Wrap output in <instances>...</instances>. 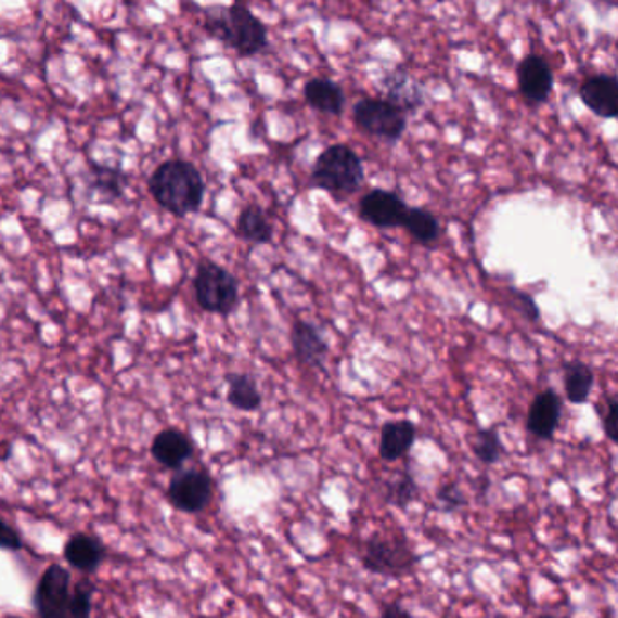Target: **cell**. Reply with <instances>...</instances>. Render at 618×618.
I'll list each match as a JSON object with an SVG mask.
<instances>
[{
	"label": "cell",
	"instance_id": "8",
	"mask_svg": "<svg viewBox=\"0 0 618 618\" xmlns=\"http://www.w3.org/2000/svg\"><path fill=\"white\" fill-rule=\"evenodd\" d=\"M70 575L64 566L53 564L43 571L33 595V606L40 618H62L70 601Z\"/></svg>",
	"mask_w": 618,
	"mask_h": 618
},
{
	"label": "cell",
	"instance_id": "2",
	"mask_svg": "<svg viewBox=\"0 0 618 618\" xmlns=\"http://www.w3.org/2000/svg\"><path fill=\"white\" fill-rule=\"evenodd\" d=\"M205 29L241 56H255L268 48L265 24L241 4L206 8Z\"/></svg>",
	"mask_w": 618,
	"mask_h": 618
},
{
	"label": "cell",
	"instance_id": "3",
	"mask_svg": "<svg viewBox=\"0 0 618 618\" xmlns=\"http://www.w3.org/2000/svg\"><path fill=\"white\" fill-rule=\"evenodd\" d=\"M363 181L362 159L351 146L331 145L314 162L311 183L333 195H349L360 189Z\"/></svg>",
	"mask_w": 618,
	"mask_h": 618
},
{
	"label": "cell",
	"instance_id": "32",
	"mask_svg": "<svg viewBox=\"0 0 618 618\" xmlns=\"http://www.w3.org/2000/svg\"><path fill=\"white\" fill-rule=\"evenodd\" d=\"M539 618H568V617H555V615H541Z\"/></svg>",
	"mask_w": 618,
	"mask_h": 618
},
{
	"label": "cell",
	"instance_id": "26",
	"mask_svg": "<svg viewBox=\"0 0 618 618\" xmlns=\"http://www.w3.org/2000/svg\"><path fill=\"white\" fill-rule=\"evenodd\" d=\"M92 585L80 582L70 595L69 606L65 609L62 618H91Z\"/></svg>",
	"mask_w": 618,
	"mask_h": 618
},
{
	"label": "cell",
	"instance_id": "20",
	"mask_svg": "<svg viewBox=\"0 0 618 618\" xmlns=\"http://www.w3.org/2000/svg\"><path fill=\"white\" fill-rule=\"evenodd\" d=\"M237 232L241 237L249 243L266 244L271 243L273 237V227L270 219L259 206H246L237 219Z\"/></svg>",
	"mask_w": 618,
	"mask_h": 618
},
{
	"label": "cell",
	"instance_id": "7",
	"mask_svg": "<svg viewBox=\"0 0 618 618\" xmlns=\"http://www.w3.org/2000/svg\"><path fill=\"white\" fill-rule=\"evenodd\" d=\"M214 482L206 472H179L170 479L167 498L173 508L184 514H199L210 504Z\"/></svg>",
	"mask_w": 618,
	"mask_h": 618
},
{
	"label": "cell",
	"instance_id": "25",
	"mask_svg": "<svg viewBox=\"0 0 618 618\" xmlns=\"http://www.w3.org/2000/svg\"><path fill=\"white\" fill-rule=\"evenodd\" d=\"M417 495V485L411 474H403L398 477L395 482H390L387 490V501L395 504L398 508H405L407 504H411Z\"/></svg>",
	"mask_w": 618,
	"mask_h": 618
},
{
	"label": "cell",
	"instance_id": "27",
	"mask_svg": "<svg viewBox=\"0 0 618 618\" xmlns=\"http://www.w3.org/2000/svg\"><path fill=\"white\" fill-rule=\"evenodd\" d=\"M602 428L613 443L618 445V395L607 396L601 409Z\"/></svg>",
	"mask_w": 618,
	"mask_h": 618
},
{
	"label": "cell",
	"instance_id": "5",
	"mask_svg": "<svg viewBox=\"0 0 618 618\" xmlns=\"http://www.w3.org/2000/svg\"><path fill=\"white\" fill-rule=\"evenodd\" d=\"M194 292L197 304L208 313L230 314L239 302L237 279L211 260L201 262L195 271Z\"/></svg>",
	"mask_w": 618,
	"mask_h": 618
},
{
	"label": "cell",
	"instance_id": "28",
	"mask_svg": "<svg viewBox=\"0 0 618 618\" xmlns=\"http://www.w3.org/2000/svg\"><path fill=\"white\" fill-rule=\"evenodd\" d=\"M510 293H512V298H514L515 308L519 309L526 319L530 320V322H537V320L541 319V311H539L536 298L530 297L528 293L519 292V289H512Z\"/></svg>",
	"mask_w": 618,
	"mask_h": 618
},
{
	"label": "cell",
	"instance_id": "30",
	"mask_svg": "<svg viewBox=\"0 0 618 618\" xmlns=\"http://www.w3.org/2000/svg\"><path fill=\"white\" fill-rule=\"evenodd\" d=\"M0 548L16 552L22 550V539L18 531L13 526L8 525L4 519H0Z\"/></svg>",
	"mask_w": 618,
	"mask_h": 618
},
{
	"label": "cell",
	"instance_id": "22",
	"mask_svg": "<svg viewBox=\"0 0 618 618\" xmlns=\"http://www.w3.org/2000/svg\"><path fill=\"white\" fill-rule=\"evenodd\" d=\"M401 227L423 244L433 243L439 235L438 219L423 208H407Z\"/></svg>",
	"mask_w": 618,
	"mask_h": 618
},
{
	"label": "cell",
	"instance_id": "11",
	"mask_svg": "<svg viewBox=\"0 0 618 618\" xmlns=\"http://www.w3.org/2000/svg\"><path fill=\"white\" fill-rule=\"evenodd\" d=\"M579 96L591 113L604 119L618 118V78L595 75L579 87Z\"/></svg>",
	"mask_w": 618,
	"mask_h": 618
},
{
	"label": "cell",
	"instance_id": "12",
	"mask_svg": "<svg viewBox=\"0 0 618 618\" xmlns=\"http://www.w3.org/2000/svg\"><path fill=\"white\" fill-rule=\"evenodd\" d=\"M563 416V400L557 390L544 389L531 401L526 428L539 439H552Z\"/></svg>",
	"mask_w": 618,
	"mask_h": 618
},
{
	"label": "cell",
	"instance_id": "24",
	"mask_svg": "<svg viewBox=\"0 0 618 618\" xmlns=\"http://www.w3.org/2000/svg\"><path fill=\"white\" fill-rule=\"evenodd\" d=\"M472 449H474L477 460L485 463V465L498 463L503 458L504 452L503 443H501V438H499L495 428H482V430H479L476 434V438H474Z\"/></svg>",
	"mask_w": 618,
	"mask_h": 618
},
{
	"label": "cell",
	"instance_id": "33",
	"mask_svg": "<svg viewBox=\"0 0 618 618\" xmlns=\"http://www.w3.org/2000/svg\"><path fill=\"white\" fill-rule=\"evenodd\" d=\"M8 618H22V617H8Z\"/></svg>",
	"mask_w": 618,
	"mask_h": 618
},
{
	"label": "cell",
	"instance_id": "21",
	"mask_svg": "<svg viewBox=\"0 0 618 618\" xmlns=\"http://www.w3.org/2000/svg\"><path fill=\"white\" fill-rule=\"evenodd\" d=\"M228 401L230 405L241 411H255L262 403V396L255 379L248 374H232L228 376Z\"/></svg>",
	"mask_w": 618,
	"mask_h": 618
},
{
	"label": "cell",
	"instance_id": "9",
	"mask_svg": "<svg viewBox=\"0 0 618 618\" xmlns=\"http://www.w3.org/2000/svg\"><path fill=\"white\" fill-rule=\"evenodd\" d=\"M517 86L526 102L541 105L553 91V70L539 54H528L517 65Z\"/></svg>",
	"mask_w": 618,
	"mask_h": 618
},
{
	"label": "cell",
	"instance_id": "15",
	"mask_svg": "<svg viewBox=\"0 0 618 618\" xmlns=\"http://www.w3.org/2000/svg\"><path fill=\"white\" fill-rule=\"evenodd\" d=\"M292 346L298 362L304 365L319 368L324 363L327 344L313 324L297 320L292 327Z\"/></svg>",
	"mask_w": 618,
	"mask_h": 618
},
{
	"label": "cell",
	"instance_id": "19",
	"mask_svg": "<svg viewBox=\"0 0 618 618\" xmlns=\"http://www.w3.org/2000/svg\"><path fill=\"white\" fill-rule=\"evenodd\" d=\"M595 384V373L588 363L571 360L564 363V395L569 403L580 405L590 398L591 389Z\"/></svg>",
	"mask_w": 618,
	"mask_h": 618
},
{
	"label": "cell",
	"instance_id": "4",
	"mask_svg": "<svg viewBox=\"0 0 618 618\" xmlns=\"http://www.w3.org/2000/svg\"><path fill=\"white\" fill-rule=\"evenodd\" d=\"M360 561L369 574L396 579L409 574L420 557L405 537H384L376 533L365 541Z\"/></svg>",
	"mask_w": 618,
	"mask_h": 618
},
{
	"label": "cell",
	"instance_id": "14",
	"mask_svg": "<svg viewBox=\"0 0 618 618\" xmlns=\"http://www.w3.org/2000/svg\"><path fill=\"white\" fill-rule=\"evenodd\" d=\"M382 86L385 89V100L395 103L396 107H400L403 113H412L417 107H422L423 100H425L422 86L405 73H400V70L385 73Z\"/></svg>",
	"mask_w": 618,
	"mask_h": 618
},
{
	"label": "cell",
	"instance_id": "23",
	"mask_svg": "<svg viewBox=\"0 0 618 618\" xmlns=\"http://www.w3.org/2000/svg\"><path fill=\"white\" fill-rule=\"evenodd\" d=\"M91 181L96 192L108 195V197H119L127 186V176L124 170L105 167V165H92Z\"/></svg>",
	"mask_w": 618,
	"mask_h": 618
},
{
	"label": "cell",
	"instance_id": "13",
	"mask_svg": "<svg viewBox=\"0 0 618 618\" xmlns=\"http://www.w3.org/2000/svg\"><path fill=\"white\" fill-rule=\"evenodd\" d=\"M151 452L159 465L181 468L194 452V447L186 434L179 433L176 428H165L152 441Z\"/></svg>",
	"mask_w": 618,
	"mask_h": 618
},
{
	"label": "cell",
	"instance_id": "6",
	"mask_svg": "<svg viewBox=\"0 0 618 618\" xmlns=\"http://www.w3.org/2000/svg\"><path fill=\"white\" fill-rule=\"evenodd\" d=\"M352 121L365 134L398 141L407 129L405 113L385 98H362L352 107Z\"/></svg>",
	"mask_w": 618,
	"mask_h": 618
},
{
	"label": "cell",
	"instance_id": "10",
	"mask_svg": "<svg viewBox=\"0 0 618 618\" xmlns=\"http://www.w3.org/2000/svg\"><path fill=\"white\" fill-rule=\"evenodd\" d=\"M405 211V203L389 190H371L360 201V217L373 227H401Z\"/></svg>",
	"mask_w": 618,
	"mask_h": 618
},
{
	"label": "cell",
	"instance_id": "1",
	"mask_svg": "<svg viewBox=\"0 0 618 618\" xmlns=\"http://www.w3.org/2000/svg\"><path fill=\"white\" fill-rule=\"evenodd\" d=\"M152 197L173 216H186L199 208L205 181L190 162L170 159L159 165L149 179Z\"/></svg>",
	"mask_w": 618,
	"mask_h": 618
},
{
	"label": "cell",
	"instance_id": "18",
	"mask_svg": "<svg viewBox=\"0 0 618 618\" xmlns=\"http://www.w3.org/2000/svg\"><path fill=\"white\" fill-rule=\"evenodd\" d=\"M416 439V427L409 420L387 422L379 436V458L385 461H396L411 450Z\"/></svg>",
	"mask_w": 618,
	"mask_h": 618
},
{
	"label": "cell",
	"instance_id": "29",
	"mask_svg": "<svg viewBox=\"0 0 618 618\" xmlns=\"http://www.w3.org/2000/svg\"><path fill=\"white\" fill-rule=\"evenodd\" d=\"M438 501L443 504L445 510L460 508L466 503L465 495L455 485H445V487L439 488Z\"/></svg>",
	"mask_w": 618,
	"mask_h": 618
},
{
	"label": "cell",
	"instance_id": "16",
	"mask_svg": "<svg viewBox=\"0 0 618 618\" xmlns=\"http://www.w3.org/2000/svg\"><path fill=\"white\" fill-rule=\"evenodd\" d=\"M304 98L309 107L319 113L340 116L346 105V94L342 87L330 78H313L304 86Z\"/></svg>",
	"mask_w": 618,
	"mask_h": 618
},
{
	"label": "cell",
	"instance_id": "31",
	"mask_svg": "<svg viewBox=\"0 0 618 618\" xmlns=\"http://www.w3.org/2000/svg\"><path fill=\"white\" fill-rule=\"evenodd\" d=\"M379 618H412L411 613L407 611L405 607L401 606L400 602H389L385 604L382 609V617Z\"/></svg>",
	"mask_w": 618,
	"mask_h": 618
},
{
	"label": "cell",
	"instance_id": "17",
	"mask_svg": "<svg viewBox=\"0 0 618 618\" xmlns=\"http://www.w3.org/2000/svg\"><path fill=\"white\" fill-rule=\"evenodd\" d=\"M64 557L73 568L91 574L102 564L105 557V546L96 537L87 533H76L65 542Z\"/></svg>",
	"mask_w": 618,
	"mask_h": 618
}]
</instances>
